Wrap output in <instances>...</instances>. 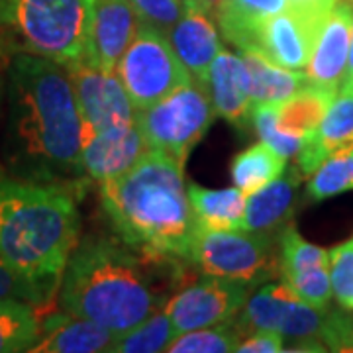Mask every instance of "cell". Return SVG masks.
I'll return each mask as SVG.
<instances>
[{"label": "cell", "mask_w": 353, "mask_h": 353, "mask_svg": "<svg viewBox=\"0 0 353 353\" xmlns=\"http://www.w3.org/2000/svg\"><path fill=\"white\" fill-rule=\"evenodd\" d=\"M301 301L312 304L316 308H328L332 294V281H330V265H318L312 269L301 271L296 275L283 279Z\"/></svg>", "instance_id": "cell-31"}, {"label": "cell", "mask_w": 353, "mask_h": 353, "mask_svg": "<svg viewBox=\"0 0 353 353\" xmlns=\"http://www.w3.org/2000/svg\"><path fill=\"white\" fill-rule=\"evenodd\" d=\"M199 4H201L202 8L206 10V12L210 14V12H214L216 10V6L220 4V0H196Z\"/></svg>", "instance_id": "cell-39"}, {"label": "cell", "mask_w": 353, "mask_h": 353, "mask_svg": "<svg viewBox=\"0 0 353 353\" xmlns=\"http://www.w3.org/2000/svg\"><path fill=\"white\" fill-rule=\"evenodd\" d=\"M167 38L181 63L187 67L192 81L204 88L208 87L212 61L224 48L218 38L214 22L196 0L185 2V12L167 34Z\"/></svg>", "instance_id": "cell-15"}, {"label": "cell", "mask_w": 353, "mask_h": 353, "mask_svg": "<svg viewBox=\"0 0 353 353\" xmlns=\"http://www.w3.org/2000/svg\"><path fill=\"white\" fill-rule=\"evenodd\" d=\"M352 2H353V0H352Z\"/></svg>", "instance_id": "cell-42"}, {"label": "cell", "mask_w": 353, "mask_h": 353, "mask_svg": "<svg viewBox=\"0 0 353 353\" xmlns=\"http://www.w3.org/2000/svg\"><path fill=\"white\" fill-rule=\"evenodd\" d=\"M36 306L24 301H0V353L30 352L39 338Z\"/></svg>", "instance_id": "cell-26"}, {"label": "cell", "mask_w": 353, "mask_h": 353, "mask_svg": "<svg viewBox=\"0 0 353 353\" xmlns=\"http://www.w3.org/2000/svg\"><path fill=\"white\" fill-rule=\"evenodd\" d=\"M190 206L199 228L204 230H241L248 194L240 189L210 190L189 185Z\"/></svg>", "instance_id": "cell-23"}, {"label": "cell", "mask_w": 353, "mask_h": 353, "mask_svg": "<svg viewBox=\"0 0 353 353\" xmlns=\"http://www.w3.org/2000/svg\"><path fill=\"white\" fill-rule=\"evenodd\" d=\"M150 150L136 120L88 134L83 143V173L97 183H104L122 175Z\"/></svg>", "instance_id": "cell-13"}, {"label": "cell", "mask_w": 353, "mask_h": 353, "mask_svg": "<svg viewBox=\"0 0 353 353\" xmlns=\"http://www.w3.org/2000/svg\"><path fill=\"white\" fill-rule=\"evenodd\" d=\"M118 334L81 316L50 314L39 328L32 353H102L110 352Z\"/></svg>", "instance_id": "cell-17"}, {"label": "cell", "mask_w": 353, "mask_h": 353, "mask_svg": "<svg viewBox=\"0 0 353 353\" xmlns=\"http://www.w3.org/2000/svg\"><path fill=\"white\" fill-rule=\"evenodd\" d=\"M4 159L12 175L75 187L83 176L85 124L67 67L16 53L8 63Z\"/></svg>", "instance_id": "cell-1"}, {"label": "cell", "mask_w": 353, "mask_h": 353, "mask_svg": "<svg viewBox=\"0 0 353 353\" xmlns=\"http://www.w3.org/2000/svg\"><path fill=\"white\" fill-rule=\"evenodd\" d=\"M273 253L271 234L199 228L190 241L187 261L206 275L234 279L253 287L273 275Z\"/></svg>", "instance_id": "cell-8"}, {"label": "cell", "mask_w": 353, "mask_h": 353, "mask_svg": "<svg viewBox=\"0 0 353 353\" xmlns=\"http://www.w3.org/2000/svg\"><path fill=\"white\" fill-rule=\"evenodd\" d=\"M252 285L234 279L206 275L183 287L165 304L175 336L190 330L210 328L234 322L243 304L248 303Z\"/></svg>", "instance_id": "cell-10"}, {"label": "cell", "mask_w": 353, "mask_h": 353, "mask_svg": "<svg viewBox=\"0 0 353 353\" xmlns=\"http://www.w3.org/2000/svg\"><path fill=\"white\" fill-rule=\"evenodd\" d=\"M16 53H20V48H18L12 26L8 20L6 0H0V63L8 65Z\"/></svg>", "instance_id": "cell-36"}, {"label": "cell", "mask_w": 353, "mask_h": 353, "mask_svg": "<svg viewBox=\"0 0 353 353\" xmlns=\"http://www.w3.org/2000/svg\"><path fill=\"white\" fill-rule=\"evenodd\" d=\"M341 87H353V30H352V43H350V57H347V69L341 81Z\"/></svg>", "instance_id": "cell-38"}, {"label": "cell", "mask_w": 353, "mask_h": 353, "mask_svg": "<svg viewBox=\"0 0 353 353\" xmlns=\"http://www.w3.org/2000/svg\"><path fill=\"white\" fill-rule=\"evenodd\" d=\"M185 165L159 150L101 183V202L120 240L141 252L185 259L199 230L183 175Z\"/></svg>", "instance_id": "cell-4"}, {"label": "cell", "mask_w": 353, "mask_h": 353, "mask_svg": "<svg viewBox=\"0 0 353 353\" xmlns=\"http://www.w3.org/2000/svg\"><path fill=\"white\" fill-rule=\"evenodd\" d=\"M324 20L326 18H314L289 4L287 10L261 26L253 50L261 51L265 57L287 69L304 71Z\"/></svg>", "instance_id": "cell-12"}, {"label": "cell", "mask_w": 353, "mask_h": 353, "mask_svg": "<svg viewBox=\"0 0 353 353\" xmlns=\"http://www.w3.org/2000/svg\"><path fill=\"white\" fill-rule=\"evenodd\" d=\"M97 0H6L20 51L63 67L87 59Z\"/></svg>", "instance_id": "cell-5"}, {"label": "cell", "mask_w": 353, "mask_h": 353, "mask_svg": "<svg viewBox=\"0 0 353 353\" xmlns=\"http://www.w3.org/2000/svg\"><path fill=\"white\" fill-rule=\"evenodd\" d=\"M0 301H24L32 306H46L38 289L20 275L12 265L0 255Z\"/></svg>", "instance_id": "cell-34"}, {"label": "cell", "mask_w": 353, "mask_h": 353, "mask_svg": "<svg viewBox=\"0 0 353 353\" xmlns=\"http://www.w3.org/2000/svg\"><path fill=\"white\" fill-rule=\"evenodd\" d=\"M2 67H4V63H0V104H2V97H4V79H2Z\"/></svg>", "instance_id": "cell-40"}, {"label": "cell", "mask_w": 353, "mask_h": 353, "mask_svg": "<svg viewBox=\"0 0 353 353\" xmlns=\"http://www.w3.org/2000/svg\"><path fill=\"white\" fill-rule=\"evenodd\" d=\"M206 90L218 116L240 130L248 128L252 122L253 104L250 79L241 55H234L226 50L220 51L210 67Z\"/></svg>", "instance_id": "cell-20"}, {"label": "cell", "mask_w": 353, "mask_h": 353, "mask_svg": "<svg viewBox=\"0 0 353 353\" xmlns=\"http://www.w3.org/2000/svg\"><path fill=\"white\" fill-rule=\"evenodd\" d=\"M301 181V167H290L263 189L248 194L241 230L259 234H271L279 228L283 230L294 214Z\"/></svg>", "instance_id": "cell-19"}, {"label": "cell", "mask_w": 353, "mask_h": 353, "mask_svg": "<svg viewBox=\"0 0 353 353\" xmlns=\"http://www.w3.org/2000/svg\"><path fill=\"white\" fill-rule=\"evenodd\" d=\"M352 30V6L345 2H338L320 26L310 59L304 69L314 85L340 90L345 69H347Z\"/></svg>", "instance_id": "cell-16"}, {"label": "cell", "mask_w": 353, "mask_h": 353, "mask_svg": "<svg viewBox=\"0 0 353 353\" xmlns=\"http://www.w3.org/2000/svg\"><path fill=\"white\" fill-rule=\"evenodd\" d=\"M216 118L214 104L208 90L199 83L176 88L148 108L136 110V122L152 150H159L187 163Z\"/></svg>", "instance_id": "cell-6"}, {"label": "cell", "mask_w": 353, "mask_h": 353, "mask_svg": "<svg viewBox=\"0 0 353 353\" xmlns=\"http://www.w3.org/2000/svg\"><path fill=\"white\" fill-rule=\"evenodd\" d=\"M328 322V308H316L301 301L285 283H269L253 294L240 310L236 330L253 334L275 330L285 340H320Z\"/></svg>", "instance_id": "cell-9"}, {"label": "cell", "mask_w": 353, "mask_h": 353, "mask_svg": "<svg viewBox=\"0 0 353 353\" xmlns=\"http://www.w3.org/2000/svg\"><path fill=\"white\" fill-rule=\"evenodd\" d=\"M136 110L148 108L176 88L192 83L169 38L152 26L139 24L136 38L116 67Z\"/></svg>", "instance_id": "cell-7"}, {"label": "cell", "mask_w": 353, "mask_h": 353, "mask_svg": "<svg viewBox=\"0 0 353 353\" xmlns=\"http://www.w3.org/2000/svg\"><path fill=\"white\" fill-rule=\"evenodd\" d=\"M75 88L85 136L136 120V106L116 73L79 61L67 65Z\"/></svg>", "instance_id": "cell-11"}, {"label": "cell", "mask_w": 353, "mask_h": 353, "mask_svg": "<svg viewBox=\"0 0 353 353\" xmlns=\"http://www.w3.org/2000/svg\"><path fill=\"white\" fill-rule=\"evenodd\" d=\"M353 141V87H340L318 126L304 136L299 153L303 175H312L334 152Z\"/></svg>", "instance_id": "cell-18"}, {"label": "cell", "mask_w": 353, "mask_h": 353, "mask_svg": "<svg viewBox=\"0 0 353 353\" xmlns=\"http://www.w3.org/2000/svg\"><path fill=\"white\" fill-rule=\"evenodd\" d=\"M240 353H279L285 352V336L275 330L253 332L250 338L241 340L238 345Z\"/></svg>", "instance_id": "cell-35"}, {"label": "cell", "mask_w": 353, "mask_h": 353, "mask_svg": "<svg viewBox=\"0 0 353 353\" xmlns=\"http://www.w3.org/2000/svg\"><path fill=\"white\" fill-rule=\"evenodd\" d=\"M338 94L336 88L320 87L310 83L299 94L285 102H279L277 126L283 134L304 138L308 132H312L318 122L322 120L324 112Z\"/></svg>", "instance_id": "cell-24"}, {"label": "cell", "mask_w": 353, "mask_h": 353, "mask_svg": "<svg viewBox=\"0 0 353 353\" xmlns=\"http://www.w3.org/2000/svg\"><path fill=\"white\" fill-rule=\"evenodd\" d=\"M340 0H289L292 8L301 10L304 14H310L314 18H326L330 10L338 4Z\"/></svg>", "instance_id": "cell-37"}, {"label": "cell", "mask_w": 353, "mask_h": 353, "mask_svg": "<svg viewBox=\"0 0 353 353\" xmlns=\"http://www.w3.org/2000/svg\"><path fill=\"white\" fill-rule=\"evenodd\" d=\"M183 2H187V0H183Z\"/></svg>", "instance_id": "cell-41"}, {"label": "cell", "mask_w": 353, "mask_h": 353, "mask_svg": "<svg viewBox=\"0 0 353 353\" xmlns=\"http://www.w3.org/2000/svg\"><path fill=\"white\" fill-rule=\"evenodd\" d=\"M173 338H175L173 324H171L163 306L161 310L141 320L134 328L126 330L124 334H118L110 353L165 352Z\"/></svg>", "instance_id": "cell-28"}, {"label": "cell", "mask_w": 353, "mask_h": 353, "mask_svg": "<svg viewBox=\"0 0 353 353\" xmlns=\"http://www.w3.org/2000/svg\"><path fill=\"white\" fill-rule=\"evenodd\" d=\"M285 169H287L285 157L273 152L269 145L257 143L234 157L230 173L236 189H240L245 194H252L283 175Z\"/></svg>", "instance_id": "cell-25"}, {"label": "cell", "mask_w": 353, "mask_h": 353, "mask_svg": "<svg viewBox=\"0 0 353 353\" xmlns=\"http://www.w3.org/2000/svg\"><path fill=\"white\" fill-rule=\"evenodd\" d=\"M328 252L332 294L343 310L353 312V240L343 241Z\"/></svg>", "instance_id": "cell-32"}, {"label": "cell", "mask_w": 353, "mask_h": 353, "mask_svg": "<svg viewBox=\"0 0 353 353\" xmlns=\"http://www.w3.org/2000/svg\"><path fill=\"white\" fill-rule=\"evenodd\" d=\"M289 8V0H220L216 22L224 38L236 48L253 50L261 26Z\"/></svg>", "instance_id": "cell-22"}, {"label": "cell", "mask_w": 353, "mask_h": 353, "mask_svg": "<svg viewBox=\"0 0 353 353\" xmlns=\"http://www.w3.org/2000/svg\"><path fill=\"white\" fill-rule=\"evenodd\" d=\"M138 28L139 18L130 0H97L85 63L116 73Z\"/></svg>", "instance_id": "cell-14"}, {"label": "cell", "mask_w": 353, "mask_h": 353, "mask_svg": "<svg viewBox=\"0 0 353 353\" xmlns=\"http://www.w3.org/2000/svg\"><path fill=\"white\" fill-rule=\"evenodd\" d=\"M240 55L250 79L252 104L289 101L312 83L306 71H294L277 65L265 57L261 51L243 50Z\"/></svg>", "instance_id": "cell-21"}, {"label": "cell", "mask_w": 353, "mask_h": 353, "mask_svg": "<svg viewBox=\"0 0 353 353\" xmlns=\"http://www.w3.org/2000/svg\"><path fill=\"white\" fill-rule=\"evenodd\" d=\"M138 14L139 24H148L163 32L165 36L173 30L185 12L183 0H130Z\"/></svg>", "instance_id": "cell-33"}, {"label": "cell", "mask_w": 353, "mask_h": 353, "mask_svg": "<svg viewBox=\"0 0 353 353\" xmlns=\"http://www.w3.org/2000/svg\"><path fill=\"white\" fill-rule=\"evenodd\" d=\"M243 340L232 322L218 324L210 328H199L175 336L165 352L169 353H232L238 352Z\"/></svg>", "instance_id": "cell-29"}, {"label": "cell", "mask_w": 353, "mask_h": 353, "mask_svg": "<svg viewBox=\"0 0 353 353\" xmlns=\"http://www.w3.org/2000/svg\"><path fill=\"white\" fill-rule=\"evenodd\" d=\"M279 102H265V104H253L252 108V124L255 134L259 136V141L269 145L281 157L290 159L299 157L303 150L304 138L283 134L277 126Z\"/></svg>", "instance_id": "cell-30"}, {"label": "cell", "mask_w": 353, "mask_h": 353, "mask_svg": "<svg viewBox=\"0 0 353 353\" xmlns=\"http://www.w3.org/2000/svg\"><path fill=\"white\" fill-rule=\"evenodd\" d=\"M181 277L175 257L141 252L120 238L88 236L65 265L59 301L65 312L124 334L161 310Z\"/></svg>", "instance_id": "cell-2"}, {"label": "cell", "mask_w": 353, "mask_h": 353, "mask_svg": "<svg viewBox=\"0 0 353 353\" xmlns=\"http://www.w3.org/2000/svg\"><path fill=\"white\" fill-rule=\"evenodd\" d=\"M79 224L73 185L0 171V255L38 289L46 304L59 290Z\"/></svg>", "instance_id": "cell-3"}, {"label": "cell", "mask_w": 353, "mask_h": 353, "mask_svg": "<svg viewBox=\"0 0 353 353\" xmlns=\"http://www.w3.org/2000/svg\"><path fill=\"white\" fill-rule=\"evenodd\" d=\"M350 190H353V141L332 153L310 175L306 199L320 202Z\"/></svg>", "instance_id": "cell-27"}]
</instances>
